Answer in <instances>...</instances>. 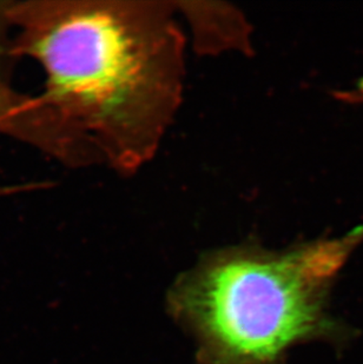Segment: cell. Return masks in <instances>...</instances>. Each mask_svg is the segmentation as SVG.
<instances>
[{
  "mask_svg": "<svg viewBox=\"0 0 363 364\" xmlns=\"http://www.w3.org/2000/svg\"><path fill=\"white\" fill-rule=\"evenodd\" d=\"M175 3H7L10 53L44 70L39 95L73 138L80 166L129 173L157 152L179 110L185 39Z\"/></svg>",
  "mask_w": 363,
  "mask_h": 364,
  "instance_id": "cell-1",
  "label": "cell"
},
{
  "mask_svg": "<svg viewBox=\"0 0 363 364\" xmlns=\"http://www.w3.org/2000/svg\"><path fill=\"white\" fill-rule=\"evenodd\" d=\"M362 242L359 225L287 250L247 243L209 251L172 283L169 311L199 364H278L322 331L329 284Z\"/></svg>",
  "mask_w": 363,
  "mask_h": 364,
  "instance_id": "cell-2",
  "label": "cell"
},
{
  "mask_svg": "<svg viewBox=\"0 0 363 364\" xmlns=\"http://www.w3.org/2000/svg\"><path fill=\"white\" fill-rule=\"evenodd\" d=\"M0 134L77 166L73 141L41 97L17 92L0 82Z\"/></svg>",
  "mask_w": 363,
  "mask_h": 364,
  "instance_id": "cell-3",
  "label": "cell"
},
{
  "mask_svg": "<svg viewBox=\"0 0 363 364\" xmlns=\"http://www.w3.org/2000/svg\"><path fill=\"white\" fill-rule=\"evenodd\" d=\"M175 4L191 25L199 51H246L251 48V28L236 9L219 3Z\"/></svg>",
  "mask_w": 363,
  "mask_h": 364,
  "instance_id": "cell-4",
  "label": "cell"
},
{
  "mask_svg": "<svg viewBox=\"0 0 363 364\" xmlns=\"http://www.w3.org/2000/svg\"><path fill=\"white\" fill-rule=\"evenodd\" d=\"M341 100H347V102H353V103H361L363 102V84L359 86L357 90H353L350 92L341 93Z\"/></svg>",
  "mask_w": 363,
  "mask_h": 364,
  "instance_id": "cell-5",
  "label": "cell"
}]
</instances>
